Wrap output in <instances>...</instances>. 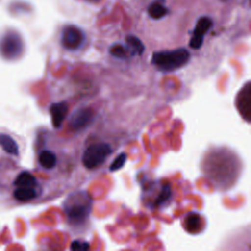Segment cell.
Instances as JSON below:
<instances>
[{"instance_id": "5", "label": "cell", "mask_w": 251, "mask_h": 251, "mask_svg": "<svg viewBox=\"0 0 251 251\" xmlns=\"http://www.w3.org/2000/svg\"><path fill=\"white\" fill-rule=\"evenodd\" d=\"M24 42L21 36L14 31L6 32L0 38V54L7 60H15L23 54Z\"/></svg>"}, {"instance_id": "10", "label": "cell", "mask_w": 251, "mask_h": 251, "mask_svg": "<svg viewBox=\"0 0 251 251\" xmlns=\"http://www.w3.org/2000/svg\"><path fill=\"white\" fill-rule=\"evenodd\" d=\"M37 161L41 168L51 170L57 164V157L53 151L49 149H42L37 155Z\"/></svg>"}, {"instance_id": "9", "label": "cell", "mask_w": 251, "mask_h": 251, "mask_svg": "<svg viewBox=\"0 0 251 251\" xmlns=\"http://www.w3.org/2000/svg\"><path fill=\"white\" fill-rule=\"evenodd\" d=\"M69 111V106L66 102H58L53 103L49 107V112L51 116L52 125L55 128H59L67 117Z\"/></svg>"}, {"instance_id": "17", "label": "cell", "mask_w": 251, "mask_h": 251, "mask_svg": "<svg viewBox=\"0 0 251 251\" xmlns=\"http://www.w3.org/2000/svg\"><path fill=\"white\" fill-rule=\"evenodd\" d=\"M110 53L117 58H126V48L121 44H115L110 48Z\"/></svg>"}, {"instance_id": "8", "label": "cell", "mask_w": 251, "mask_h": 251, "mask_svg": "<svg viewBox=\"0 0 251 251\" xmlns=\"http://www.w3.org/2000/svg\"><path fill=\"white\" fill-rule=\"evenodd\" d=\"M93 116V111L90 108H81L73 113L69 124L74 130H79L92 122Z\"/></svg>"}, {"instance_id": "19", "label": "cell", "mask_w": 251, "mask_h": 251, "mask_svg": "<svg viewBox=\"0 0 251 251\" xmlns=\"http://www.w3.org/2000/svg\"><path fill=\"white\" fill-rule=\"evenodd\" d=\"M89 1H91V2H97V1H99V0H89Z\"/></svg>"}, {"instance_id": "3", "label": "cell", "mask_w": 251, "mask_h": 251, "mask_svg": "<svg viewBox=\"0 0 251 251\" xmlns=\"http://www.w3.org/2000/svg\"><path fill=\"white\" fill-rule=\"evenodd\" d=\"M189 58L190 54L185 48L159 51L153 53L152 64L160 71L172 72L184 66Z\"/></svg>"}, {"instance_id": "7", "label": "cell", "mask_w": 251, "mask_h": 251, "mask_svg": "<svg viewBox=\"0 0 251 251\" xmlns=\"http://www.w3.org/2000/svg\"><path fill=\"white\" fill-rule=\"evenodd\" d=\"M212 26V21L211 19L207 17L200 18L196 24V26L193 30L192 37L189 42V46L192 49H199L202 46L204 35L209 30V28Z\"/></svg>"}, {"instance_id": "11", "label": "cell", "mask_w": 251, "mask_h": 251, "mask_svg": "<svg viewBox=\"0 0 251 251\" xmlns=\"http://www.w3.org/2000/svg\"><path fill=\"white\" fill-rule=\"evenodd\" d=\"M0 146L7 153L13 156H19V145L10 134L0 132Z\"/></svg>"}, {"instance_id": "18", "label": "cell", "mask_w": 251, "mask_h": 251, "mask_svg": "<svg viewBox=\"0 0 251 251\" xmlns=\"http://www.w3.org/2000/svg\"><path fill=\"white\" fill-rule=\"evenodd\" d=\"M71 249L74 251H86L89 249V243L81 240H74L71 243Z\"/></svg>"}, {"instance_id": "6", "label": "cell", "mask_w": 251, "mask_h": 251, "mask_svg": "<svg viewBox=\"0 0 251 251\" xmlns=\"http://www.w3.org/2000/svg\"><path fill=\"white\" fill-rule=\"evenodd\" d=\"M84 41L83 32L75 25H67L62 30L61 43L68 50L78 49Z\"/></svg>"}, {"instance_id": "4", "label": "cell", "mask_w": 251, "mask_h": 251, "mask_svg": "<svg viewBox=\"0 0 251 251\" xmlns=\"http://www.w3.org/2000/svg\"><path fill=\"white\" fill-rule=\"evenodd\" d=\"M112 153L108 143H93L89 145L82 154V164L85 168L91 170L102 165L107 157Z\"/></svg>"}, {"instance_id": "13", "label": "cell", "mask_w": 251, "mask_h": 251, "mask_svg": "<svg viewBox=\"0 0 251 251\" xmlns=\"http://www.w3.org/2000/svg\"><path fill=\"white\" fill-rule=\"evenodd\" d=\"M148 13L152 19L158 20V19L163 18L167 14V9L160 3L155 2L150 5V7L148 9Z\"/></svg>"}, {"instance_id": "14", "label": "cell", "mask_w": 251, "mask_h": 251, "mask_svg": "<svg viewBox=\"0 0 251 251\" xmlns=\"http://www.w3.org/2000/svg\"><path fill=\"white\" fill-rule=\"evenodd\" d=\"M200 222H201V218L198 214H195V213L188 214L186 217V220H185L187 229L191 232L196 231V228L199 227Z\"/></svg>"}, {"instance_id": "12", "label": "cell", "mask_w": 251, "mask_h": 251, "mask_svg": "<svg viewBox=\"0 0 251 251\" xmlns=\"http://www.w3.org/2000/svg\"><path fill=\"white\" fill-rule=\"evenodd\" d=\"M126 43L132 54L142 55V53L144 52V45L136 36L128 35L126 37Z\"/></svg>"}, {"instance_id": "15", "label": "cell", "mask_w": 251, "mask_h": 251, "mask_svg": "<svg viewBox=\"0 0 251 251\" xmlns=\"http://www.w3.org/2000/svg\"><path fill=\"white\" fill-rule=\"evenodd\" d=\"M171 195H172V189H171L170 184H165L162 187L160 193L158 194V196H157V198H156V200L154 202V205L155 206H159V205L167 202L168 199H170Z\"/></svg>"}, {"instance_id": "1", "label": "cell", "mask_w": 251, "mask_h": 251, "mask_svg": "<svg viewBox=\"0 0 251 251\" xmlns=\"http://www.w3.org/2000/svg\"><path fill=\"white\" fill-rule=\"evenodd\" d=\"M92 207L91 197L86 191H76L70 194L63 204V209L69 222L80 226L86 222Z\"/></svg>"}, {"instance_id": "16", "label": "cell", "mask_w": 251, "mask_h": 251, "mask_svg": "<svg viewBox=\"0 0 251 251\" xmlns=\"http://www.w3.org/2000/svg\"><path fill=\"white\" fill-rule=\"evenodd\" d=\"M126 161V153H121L113 162L112 164L110 165L109 167V170L111 172H115L117 170H120L121 168L124 167L125 163Z\"/></svg>"}, {"instance_id": "2", "label": "cell", "mask_w": 251, "mask_h": 251, "mask_svg": "<svg viewBox=\"0 0 251 251\" xmlns=\"http://www.w3.org/2000/svg\"><path fill=\"white\" fill-rule=\"evenodd\" d=\"M12 198L18 203H27L40 195L37 178L28 171L18 173L11 183Z\"/></svg>"}]
</instances>
